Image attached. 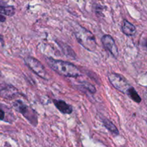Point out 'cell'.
Listing matches in <instances>:
<instances>
[{
  "label": "cell",
  "instance_id": "cell-3",
  "mask_svg": "<svg viewBox=\"0 0 147 147\" xmlns=\"http://www.w3.org/2000/svg\"><path fill=\"white\" fill-rule=\"evenodd\" d=\"M24 62H25L26 65L29 67V68L31 69L39 77L42 78L44 80H49L50 79V76L45 69L44 66L37 59L29 56V57L24 58Z\"/></svg>",
  "mask_w": 147,
  "mask_h": 147
},
{
  "label": "cell",
  "instance_id": "cell-7",
  "mask_svg": "<svg viewBox=\"0 0 147 147\" xmlns=\"http://www.w3.org/2000/svg\"><path fill=\"white\" fill-rule=\"evenodd\" d=\"M53 103L56 106V108L64 114H70L73 111L72 106L66 103L64 100H53Z\"/></svg>",
  "mask_w": 147,
  "mask_h": 147
},
{
  "label": "cell",
  "instance_id": "cell-1",
  "mask_svg": "<svg viewBox=\"0 0 147 147\" xmlns=\"http://www.w3.org/2000/svg\"><path fill=\"white\" fill-rule=\"evenodd\" d=\"M48 65L60 76L69 78H78L81 76V73L79 69L73 63L63 61L60 60L48 57L47 58Z\"/></svg>",
  "mask_w": 147,
  "mask_h": 147
},
{
  "label": "cell",
  "instance_id": "cell-2",
  "mask_svg": "<svg viewBox=\"0 0 147 147\" xmlns=\"http://www.w3.org/2000/svg\"><path fill=\"white\" fill-rule=\"evenodd\" d=\"M74 34L78 42L89 51H94L96 48V41L94 35L81 26H78L74 30Z\"/></svg>",
  "mask_w": 147,
  "mask_h": 147
},
{
  "label": "cell",
  "instance_id": "cell-16",
  "mask_svg": "<svg viewBox=\"0 0 147 147\" xmlns=\"http://www.w3.org/2000/svg\"><path fill=\"white\" fill-rule=\"evenodd\" d=\"M144 100H145V103L147 106V92L144 94Z\"/></svg>",
  "mask_w": 147,
  "mask_h": 147
},
{
  "label": "cell",
  "instance_id": "cell-5",
  "mask_svg": "<svg viewBox=\"0 0 147 147\" xmlns=\"http://www.w3.org/2000/svg\"><path fill=\"white\" fill-rule=\"evenodd\" d=\"M108 78L111 84L119 91L126 93L129 88V83L123 76L116 73H111L108 75Z\"/></svg>",
  "mask_w": 147,
  "mask_h": 147
},
{
  "label": "cell",
  "instance_id": "cell-6",
  "mask_svg": "<svg viewBox=\"0 0 147 147\" xmlns=\"http://www.w3.org/2000/svg\"><path fill=\"white\" fill-rule=\"evenodd\" d=\"M101 42L105 48L114 57L117 58L119 56V50L113 37L109 34H105L101 39Z\"/></svg>",
  "mask_w": 147,
  "mask_h": 147
},
{
  "label": "cell",
  "instance_id": "cell-14",
  "mask_svg": "<svg viewBox=\"0 0 147 147\" xmlns=\"http://www.w3.org/2000/svg\"><path fill=\"white\" fill-rule=\"evenodd\" d=\"M4 119V112L1 109H0V120H3Z\"/></svg>",
  "mask_w": 147,
  "mask_h": 147
},
{
  "label": "cell",
  "instance_id": "cell-15",
  "mask_svg": "<svg viewBox=\"0 0 147 147\" xmlns=\"http://www.w3.org/2000/svg\"><path fill=\"white\" fill-rule=\"evenodd\" d=\"M6 18L2 15H0V22H4L5 21Z\"/></svg>",
  "mask_w": 147,
  "mask_h": 147
},
{
  "label": "cell",
  "instance_id": "cell-8",
  "mask_svg": "<svg viewBox=\"0 0 147 147\" xmlns=\"http://www.w3.org/2000/svg\"><path fill=\"white\" fill-rule=\"evenodd\" d=\"M121 30L123 34H125L127 36L134 35L136 32V27L133 24L127 21V20H124L123 22V24H122L121 26Z\"/></svg>",
  "mask_w": 147,
  "mask_h": 147
},
{
  "label": "cell",
  "instance_id": "cell-17",
  "mask_svg": "<svg viewBox=\"0 0 147 147\" xmlns=\"http://www.w3.org/2000/svg\"><path fill=\"white\" fill-rule=\"evenodd\" d=\"M146 47H147V42H146Z\"/></svg>",
  "mask_w": 147,
  "mask_h": 147
},
{
  "label": "cell",
  "instance_id": "cell-9",
  "mask_svg": "<svg viewBox=\"0 0 147 147\" xmlns=\"http://www.w3.org/2000/svg\"><path fill=\"white\" fill-rule=\"evenodd\" d=\"M17 94V90L13 86H8L1 90V96L6 98H12Z\"/></svg>",
  "mask_w": 147,
  "mask_h": 147
},
{
  "label": "cell",
  "instance_id": "cell-13",
  "mask_svg": "<svg viewBox=\"0 0 147 147\" xmlns=\"http://www.w3.org/2000/svg\"><path fill=\"white\" fill-rule=\"evenodd\" d=\"M81 86H83V88H84L86 90H88L90 93H95L96 92V88H95V86H93V85L90 84V83H88V82H81Z\"/></svg>",
  "mask_w": 147,
  "mask_h": 147
},
{
  "label": "cell",
  "instance_id": "cell-4",
  "mask_svg": "<svg viewBox=\"0 0 147 147\" xmlns=\"http://www.w3.org/2000/svg\"><path fill=\"white\" fill-rule=\"evenodd\" d=\"M14 108L22 114L33 126H37V116L36 113L33 109H30L29 106L24 104L21 100H17L13 104Z\"/></svg>",
  "mask_w": 147,
  "mask_h": 147
},
{
  "label": "cell",
  "instance_id": "cell-10",
  "mask_svg": "<svg viewBox=\"0 0 147 147\" xmlns=\"http://www.w3.org/2000/svg\"><path fill=\"white\" fill-rule=\"evenodd\" d=\"M102 122H103L105 127H106L108 130L110 131L112 134H113L115 135L119 134V130H118V129L111 121L106 119V118H102Z\"/></svg>",
  "mask_w": 147,
  "mask_h": 147
},
{
  "label": "cell",
  "instance_id": "cell-12",
  "mask_svg": "<svg viewBox=\"0 0 147 147\" xmlns=\"http://www.w3.org/2000/svg\"><path fill=\"white\" fill-rule=\"evenodd\" d=\"M0 13L11 17V16H13L15 14V9L12 6L4 7V6L0 5Z\"/></svg>",
  "mask_w": 147,
  "mask_h": 147
},
{
  "label": "cell",
  "instance_id": "cell-11",
  "mask_svg": "<svg viewBox=\"0 0 147 147\" xmlns=\"http://www.w3.org/2000/svg\"><path fill=\"white\" fill-rule=\"evenodd\" d=\"M127 93V94L129 96V97H130L134 101L136 102V103H140L141 101H142V98H141V97L139 96V95L138 94L137 92L136 91L134 88L131 86V87L129 88V90H128L127 93Z\"/></svg>",
  "mask_w": 147,
  "mask_h": 147
}]
</instances>
